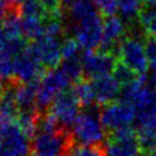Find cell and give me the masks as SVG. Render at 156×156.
<instances>
[{"label":"cell","mask_w":156,"mask_h":156,"mask_svg":"<svg viewBox=\"0 0 156 156\" xmlns=\"http://www.w3.org/2000/svg\"><path fill=\"white\" fill-rule=\"evenodd\" d=\"M80 50L82 48L77 43L74 38H67L62 40L61 44V51H62V60L66 58H78L80 56Z\"/></svg>","instance_id":"4316f807"},{"label":"cell","mask_w":156,"mask_h":156,"mask_svg":"<svg viewBox=\"0 0 156 156\" xmlns=\"http://www.w3.org/2000/svg\"><path fill=\"white\" fill-rule=\"evenodd\" d=\"M80 107L82 106L79 105L72 90H65L55 98L48 112L56 119L60 127L69 129V127H72L77 119Z\"/></svg>","instance_id":"9c48e42d"},{"label":"cell","mask_w":156,"mask_h":156,"mask_svg":"<svg viewBox=\"0 0 156 156\" xmlns=\"http://www.w3.org/2000/svg\"><path fill=\"white\" fill-rule=\"evenodd\" d=\"M72 156H106L105 146L100 145H79L74 146L71 152Z\"/></svg>","instance_id":"83f0119b"},{"label":"cell","mask_w":156,"mask_h":156,"mask_svg":"<svg viewBox=\"0 0 156 156\" xmlns=\"http://www.w3.org/2000/svg\"><path fill=\"white\" fill-rule=\"evenodd\" d=\"M100 119L106 130H115L124 126H130L135 118V110L132 105L123 101H112L110 104L102 105L99 111Z\"/></svg>","instance_id":"30bf717a"},{"label":"cell","mask_w":156,"mask_h":156,"mask_svg":"<svg viewBox=\"0 0 156 156\" xmlns=\"http://www.w3.org/2000/svg\"><path fill=\"white\" fill-rule=\"evenodd\" d=\"M67 9L71 23L80 22L99 13L93 0H76Z\"/></svg>","instance_id":"e0dca14e"},{"label":"cell","mask_w":156,"mask_h":156,"mask_svg":"<svg viewBox=\"0 0 156 156\" xmlns=\"http://www.w3.org/2000/svg\"><path fill=\"white\" fill-rule=\"evenodd\" d=\"M9 6H10V4L6 0H0V20L4 18V16H5V13H6L7 9H9Z\"/></svg>","instance_id":"d6a6232c"},{"label":"cell","mask_w":156,"mask_h":156,"mask_svg":"<svg viewBox=\"0 0 156 156\" xmlns=\"http://www.w3.org/2000/svg\"><path fill=\"white\" fill-rule=\"evenodd\" d=\"M6 39H7V35H6V33H5L4 28H2V26H0V49L4 46Z\"/></svg>","instance_id":"836d02e7"},{"label":"cell","mask_w":156,"mask_h":156,"mask_svg":"<svg viewBox=\"0 0 156 156\" xmlns=\"http://www.w3.org/2000/svg\"><path fill=\"white\" fill-rule=\"evenodd\" d=\"M10 122H13V121H9V119L4 118V117L0 115V139H1V136H2V134H4V132L6 130L7 126L10 124Z\"/></svg>","instance_id":"1f68e13d"},{"label":"cell","mask_w":156,"mask_h":156,"mask_svg":"<svg viewBox=\"0 0 156 156\" xmlns=\"http://www.w3.org/2000/svg\"><path fill=\"white\" fill-rule=\"evenodd\" d=\"M27 48H28L27 39L23 35H20V37L7 38L6 41H5V44H4V46L1 49H4L5 51H7L9 54H11L13 56H17L21 52H23Z\"/></svg>","instance_id":"484cf974"},{"label":"cell","mask_w":156,"mask_h":156,"mask_svg":"<svg viewBox=\"0 0 156 156\" xmlns=\"http://www.w3.org/2000/svg\"><path fill=\"white\" fill-rule=\"evenodd\" d=\"M6 87H7V85H5V84H4V79H2V78H0V98H1V96H2V94L5 93Z\"/></svg>","instance_id":"e575fe53"},{"label":"cell","mask_w":156,"mask_h":156,"mask_svg":"<svg viewBox=\"0 0 156 156\" xmlns=\"http://www.w3.org/2000/svg\"><path fill=\"white\" fill-rule=\"evenodd\" d=\"M74 141L79 145H100L106 136V129L100 119L99 110L87 107L79 112L72 126Z\"/></svg>","instance_id":"7a4b0ae2"},{"label":"cell","mask_w":156,"mask_h":156,"mask_svg":"<svg viewBox=\"0 0 156 156\" xmlns=\"http://www.w3.org/2000/svg\"><path fill=\"white\" fill-rule=\"evenodd\" d=\"M140 150L138 132L132 124L112 130L105 145L106 156H136Z\"/></svg>","instance_id":"5b68a950"},{"label":"cell","mask_w":156,"mask_h":156,"mask_svg":"<svg viewBox=\"0 0 156 156\" xmlns=\"http://www.w3.org/2000/svg\"><path fill=\"white\" fill-rule=\"evenodd\" d=\"M58 66L65 72V74L69 78V80L72 82V84H74L76 82L80 80L83 78V76H84L83 65H82L80 57H78V58H66V60H62Z\"/></svg>","instance_id":"cb8c5ba5"},{"label":"cell","mask_w":156,"mask_h":156,"mask_svg":"<svg viewBox=\"0 0 156 156\" xmlns=\"http://www.w3.org/2000/svg\"><path fill=\"white\" fill-rule=\"evenodd\" d=\"M150 156H156V149L154 150V151H151V155Z\"/></svg>","instance_id":"f35d334b"},{"label":"cell","mask_w":156,"mask_h":156,"mask_svg":"<svg viewBox=\"0 0 156 156\" xmlns=\"http://www.w3.org/2000/svg\"><path fill=\"white\" fill-rule=\"evenodd\" d=\"M145 54L149 62L150 71H156V38L155 37H146L144 39Z\"/></svg>","instance_id":"4dcf8cb0"},{"label":"cell","mask_w":156,"mask_h":156,"mask_svg":"<svg viewBox=\"0 0 156 156\" xmlns=\"http://www.w3.org/2000/svg\"><path fill=\"white\" fill-rule=\"evenodd\" d=\"M72 93L74 94L76 99L78 100L79 105L82 107H91L95 102V94H94V88L91 84V80L87 79H80L73 84Z\"/></svg>","instance_id":"d6986e66"},{"label":"cell","mask_w":156,"mask_h":156,"mask_svg":"<svg viewBox=\"0 0 156 156\" xmlns=\"http://www.w3.org/2000/svg\"><path fill=\"white\" fill-rule=\"evenodd\" d=\"M84 77L88 79H95L106 74H111L118 63L117 55L105 50H84L82 57Z\"/></svg>","instance_id":"8992f818"},{"label":"cell","mask_w":156,"mask_h":156,"mask_svg":"<svg viewBox=\"0 0 156 156\" xmlns=\"http://www.w3.org/2000/svg\"><path fill=\"white\" fill-rule=\"evenodd\" d=\"M6 1H7V0H6Z\"/></svg>","instance_id":"7bdbcfd3"},{"label":"cell","mask_w":156,"mask_h":156,"mask_svg":"<svg viewBox=\"0 0 156 156\" xmlns=\"http://www.w3.org/2000/svg\"><path fill=\"white\" fill-rule=\"evenodd\" d=\"M138 22L146 37L156 38V5H146L141 9Z\"/></svg>","instance_id":"ffe728a7"},{"label":"cell","mask_w":156,"mask_h":156,"mask_svg":"<svg viewBox=\"0 0 156 156\" xmlns=\"http://www.w3.org/2000/svg\"><path fill=\"white\" fill-rule=\"evenodd\" d=\"M16 82L11 80V84L6 87L5 93L0 98V115L9 121H16L20 113L16 99Z\"/></svg>","instance_id":"2e32d148"},{"label":"cell","mask_w":156,"mask_h":156,"mask_svg":"<svg viewBox=\"0 0 156 156\" xmlns=\"http://www.w3.org/2000/svg\"><path fill=\"white\" fill-rule=\"evenodd\" d=\"M66 156H72V155H71V154H69V155H66Z\"/></svg>","instance_id":"b9f144b4"},{"label":"cell","mask_w":156,"mask_h":156,"mask_svg":"<svg viewBox=\"0 0 156 156\" xmlns=\"http://www.w3.org/2000/svg\"><path fill=\"white\" fill-rule=\"evenodd\" d=\"M91 84L94 88L95 102L101 106L116 101L122 91V84L112 73L91 79Z\"/></svg>","instance_id":"5bb4252c"},{"label":"cell","mask_w":156,"mask_h":156,"mask_svg":"<svg viewBox=\"0 0 156 156\" xmlns=\"http://www.w3.org/2000/svg\"><path fill=\"white\" fill-rule=\"evenodd\" d=\"M2 151L0 156H29L32 154L30 138L21 129L16 121L10 122L1 136Z\"/></svg>","instance_id":"8fae6325"},{"label":"cell","mask_w":156,"mask_h":156,"mask_svg":"<svg viewBox=\"0 0 156 156\" xmlns=\"http://www.w3.org/2000/svg\"><path fill=\"white\" fill-rule=\"evenodd\" d=\"M2 28L7 38L22 35V16L18 10V6H9L2 18Z\"/></svg>","instance_id":"ac0fdd59"},{"label":"cell","mask_w":156,"mask_h":156,"mask_svg":"<svg viewBox=\"0 0 156 156\" xmlns=\"http://www.w3.org/2000/svg\"><path fill=\"white\" fill-rule=\"evenodd\" d=\"M45 20L22 16V35L27 40H35L44 34Z\"/></svg>","instance_id":"44dd1931"},{"label":"cell","mask_w":156,"mask_h":156,"mask_svg":"<svg viewBox=\"0 0 156 156\" xmlns=\"http://www.w3.org/2000/svg\"><path fill=\"white\" fill-rule=\"evenodd\" d=\"M1 151H2V143H1V139H0V155H1Z\"/></svg>","instance_id":"ab89813d"},{"label":"cell","mask_w":156,"mask_h":156,"mask_svg":"<svg viewBox=\"0 0 156 156\" xmlns=\"http://www.w3.org/2000/svg\"><path fill=\"white\" fill-rule=\"evenodd\" d=\"M112 74L117 78V80L122 84V87L126 85V84H128V83H130V82H133L138 77V74L135 72H133L130 68H128L127 66H124L119 61H118L116 68L113 69Z\"/></svg>","instance_id":"f1b7e54d"},{"label":"cell","mask_w":156,"mask_h":156,"mask_svg":"<svg viewBox=\"0 0 156 156\" xmlns=\"http://www.w3.org/2000/svg\"><path fill=\"white\" fill-rule=\"evenodd\" d=\"M145 154H146V152H144V151H143V152H140V154H139V155H136V156H147V155H145Z\"/></svg>","instance_id":"74e56055"},{"label":"cell","mask_w":156,"mask_h":156,"mask_svg":"<svg viewBox=\"0 0 156 156\" xmlns=\"http://www.w3.org/2000/svg\"><path fill=\"white\" fill-rule=\"evenodd\" d=\"M38 82L17 83L16 84V99H17V104H18L20 111H33V110H38L37 108Z\"/></svg>","instance_id":"9a60e30c"},{"label":"cell","mask_w":156,"mask_h":156,"mask_svg":"<svg viewBox=\"0 0 156 156\" xmlns=\"http://www.w3.org/2000/svg\"><path fill=\"white\" fill-rule=\"evenodd\" d=\"M24 0H7V2L10 5H13V6H20Z\"/></svg>","instance_id":"d590c367"},{"label":"cell","mask_w":156,"mask_h":156,"mask_svg":"<svg viewBox=\"0 0 156 156\" xmlns=\"http://www.w3.org/2000/svg\"><path fill=\"white\" fill-rule=\"evenodd\" d=\"M72 130L58 128L55 130H38L30 140L32 154L49 156H66L74 149Z\"/></svg>","instance_id":"6da1fadb"},{"label":"cell","mask_w":156,"mask_h":156,"mask_svg":"<svg viewBox=\"0 0 156 156\" xmlns=\"http://www.w3.org/2000/svg\"><path fill=\"white\" fill-rule=\"evenodd\" d=\"M116 55L121 63L130 68L138 76L145 74L150 71L141 37L133 34L124 37L117 45Z\"/></svg>","instance_id":"277c9868"},{"label":"cell","mask_w":156,"mask_h":156,"mask_svg":"<svg viewBox=\"0 0 156 156\" xmlns=\"http://www.w3.org/2000/svg\"><path fill=\"white\" fill-rule=\"evenodd\" d=\"M33 156H49V155H39V154H33Z\"/></svg>","instance_id":"60d3db41"},{"label":"cell","mask_w":156,"mask_h":156,"mask_svg":"<svg viewBox=\"0 0 156 156\" xmlns=\"http://www.w3.org/2000/svg\"><path fill=\"white\" fill-rule=\"evenodd\" d=\"M126 30H127L126 21L121 16L113 15L105 17L104 28H102V43L99 49L116 54L117 45L124 38Z\"/></svg>","instance_id":"4fadbf2b"},{"label":"cell","mask_w":156,"mask_h":156,"mask_svg":"<svg viewBox=\"0 0 156 156\" xmlns=\"http://www.w3.org/2000/svg\"><path fill=\"white\" fill-rule=\"evenodd\" d=\"M143 0H118V12L126 22L132 23L138 18L143 9Z\"/></svg>","instance_id":"603a6c76"},{"label":"cell","mask_w":156,"mask_h":156,"mask_svg":"<svg viewBox=\"0 0 156 156\" xmlns=\"http://www.w3.org/2000/svg\"><path fill=\"white\" fill-rule=\"evenodd\" d=\"M61 44H62L61 39L49 35H41L40 38L28 44L27 50L45 68H54L57 67L62 61Z\"/></svg>","instance_id":"ba28073f"},{"label":"cell","mask_w":156,"mask_h":156,"mask_svg":"<svg viewBox=\"0 0 156 156\" xmlns=\"http://www.w3.org/2000/svg\"><path fill=\"white\" fill-rule=\"evenodd\" d=\"M45 67L26 49L16 56L13 68V82L16 83H32L38 82L45 73Z\"/></svg>","instance_id":"7c38bea8"},{"label":"cell","mask_w":156,"mask_h":156,"mask_svg":"<svg viewBox=\"0 0 156 156\" xmlns=\"http://www.w3.org/2000/svg\"><path fill=\"white\" fill-rule=\"evenodd\" d=\"M104 20L98 13L87 20L72 23L73 38L77 40L82 50H96L102 43Z\"/></svg>","instance_id":"52a82bcc"},{"label":"cell","mask_w":156,"mask_h":156,"mask_svg":"<svg viewBox=\"0 0 156 156\" xmlns=\"http://www.w3.org/2000/svg\"><path fill=\"white\" fill-rule=\"evenodd\" d=\"M101 16L108 17L118 12V0H93Z\"/></svg>","instance_id":"f546056e"},{"label":"cell","mask_w":156,"mask_h":156,"mask_svg":"<svg viewBox=\"0 0 156 156\" xmlns=\"http://www.w3.org/2000/svg\"><path fill=\"white\" fill-rule=\"evenodd\" d=\"M15 58L16 56L9 54L4 49H0V78L9 82L13 79Z\"/></svg>","instance_id":"d4e9b609"},{"label":"cell","mask_w":156,"mask_h":156,"mask_svg":"<svg viewBox=\"0 0 156 156\" xmlns=\"http://www.w3.org/2000/svg\"><path fill=\"white\" fill-rule=\"evenodd\" d=\"M18 10L23 17H35L40 20H46L49 17L41 0H24L18 6Z\"/></svg>","instance_id":"7402d4cb"},{"label":"cell","mask_w":156,"mask_h":156,"mask_svg":"<svg viewBox=\"0 0 156 156\" xmlns=\"http://www.w3.org/2000/svg\"><path fill=\"white\" fill-rule=\"evenodd\" d=\"M145 5H156V0H143Z\"/></svg>","instance_id":"8d00e7d4"},{"label":"cell","mask_w":156,"mask_h":156,"mask_svg":"<svg viewBox=\"0 0 156 156\" xmlns=\"http://www.w3.org/2000/svg\"><path fill=\"white\" fill-rule=\"evenodd\" d=\"M72 82L65 74L60 66L54 68H48L40 80L38 82V91H37V108L43 113L46 112L55 100V98L68 90Z\"/></svg>","instance_id":"3957f363"}]
</instances>
